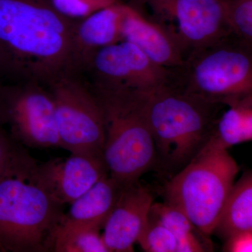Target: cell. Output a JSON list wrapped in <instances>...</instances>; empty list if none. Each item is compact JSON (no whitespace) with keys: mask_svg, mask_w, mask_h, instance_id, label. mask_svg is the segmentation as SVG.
Wrapping results in <instances>:
<instances>
[{"mask_svg":"<svg viewBox=\"0 0 252 252\" xmlns=\"http://www.w3.org/2000/svg\"><path fill=\"white\" fill-rule=\"evenodd\" d=\"M109 175L103 154H72L38 163L30 182L61 205H70Z\"/></svg>","mask_w":252,"mask_h":252,"instance_id":"11","label":"cell"},{"mask_svg":"<svg viewBox=\"0 0 252 252\" xmlns=\"http://www.w3.org/2000/svg\"><path fill=\"white\" fill-rule=\"evenodd\" d=\"M137 243L147 252H203L212 251L207 242L186 240L148 217Z\"/></svg>","mask_w":252,"mask_h":252,"instance_id":"18","label":"cell"},{"mask_svg":"<svg viewBox=\"0 0 252 252\" xmlns=\"http://www.w3.org/2000/svg\"><path fill=\"white\" fill-rule=\"evenodd\" d=\"M61 148L72 154H103V113L95 94L77 73L49 86Z\"/></svg>","mask_w":252,"mask_h":252,"instance_id":"8","label":"cell"},{"mask_svg":"<svg viewBox=\"0 0 252 252\" xmlns=\"http://www.w3.org/2000/svg\"><path fill=\"white\" fill-rule=\"evenodd\" d=\"M119 1L120 0H51L61 14L74 21L84 19L95 11Z\"/></svg>","mask_w":252,"mask_h":252,"instance_id":"23","label":"cell"},{"mask_svg":"<svg viewBox=\"0 0 252 252\" xmlns=\"http://www.w3.org/2000/svg\"><path fill=\"white\" fill-rule=\"evenodd\" d=\"M153 203L150 190L139 181L124 187L102 229V238L109 252L134 251Z\"/></svg>","mask_w":252,"mask_h":252,"instance_id":"12","label":"cell"},{"mask_svg":"<svg viewBox=\"0 0 252 252\" xmlns=\"http://www.w3.org/2000/svg\"><path fill=\"white\" fill-rule=\"evenodd\" d=\"M100 231L94 227L61 223L56 231L54 252H109Z\"/></svg>","mask_w":252,"mask_h":252,"instance_id":"19","label":"cell"},{"mask_svg":"<svg viewBox=\"0 0 252 252\" xmlns=\"http://www.w3.org/2000/svg\"><path fill=\"white\" fill-rule=\"evenodd\" d=\"M25 176L0 181V252H52L64 205Z\"/></svg>","mask_w":252,"mask_h":252,"instance_id":"6","label":"cell"},{"mask_svg":"<svg viewBox=\"0 0 252 252\" xmlns=\"http://www.w3.org/2000/svg\"><path fill=\"white\" fill-rule=\"evenodd\" d=\"M175 39L185 60L231 32L223 0H136Z\"/></svg>","mask_w":252,"mask_h":252,"instance_id":"10","label":"cell"},{"mask_svg":"<svg viewBox=\"0 0 252 252\" xmlns=\"http://www.w3.org/2000/svg\"><path fill=\"white\" fill-rule=\"evenodd\" d=\"M0 126L26 148H61L49 87L0 81Z\"/></svg>","mask_w":252,"mask_h":252,"instance_id":"9","label":"cell"},{"mask_svg":"<svg viewBox=\"0 0 252 252\" xmlns=\"http://www.w3.org/2000/svg\"><path fill=\"white\" fill-rule=\"evenodd\" d=\"M122 39L140 48L158 65L174 71L185 58L175 39L163 28L132 5L123 3Z\"/></svg>","mask_w":252,"mask_h":252,"instance_id":"13","label":"cell"},{"mask_svg":"<svg viewBox=\"0 0 252 252\" xmlns=\"http://www.w3.org/2000/svg\"><path fill=\"white\" fill-rule=\"evenodd\" d=\"M149 217L166 227L175 234L186 240L207 242V237L199 231L190 220L177 207L167 203H154Z\"/></svg>","mask_w":252,"mask_h":252,"instance_id":"21","label":"cell"},{"mask_svg":"<svg viewBox=\"0 0 252 252\" xmlns=\"http://www.w3.org/2000/svg\"><path fill=\"white\" fill-rule=\"evenodd\" d=\"M94 91H128L148 95L173 84L171 70L123 40L97 50L78 73Z\"/></svg>","mask_w":252,"mask_h":252,"instance_id":"7","label":"cell"},{"mask_svg":"<svg viewBox=\"0 0 252 252\" xmlns=\"http://www.w3.org/2000/svg\"><path fill=\"white\" fill-rule=\"evenodd\" d=\"M145 106L157 156L168 166L182 169L211 137L225 104L172 84L146 96Z\"/></svg>","mask_w":252,"mask_h":252,"instance_id":"2","label":"cell"},{"mask_svg":"<svg viewBox=\"0 0 252 252\" xmlns=\"http://www.w3.org/2000/svg\"><path fill=\"white\" fill-rule=\"evenodd\" d=\"M243 232H252V172L233 185L215 233L226 240Z\"/></svg>","mask_w":252,"mask_h":252,"instance_id":"17","label":"cell"},{"mask_svg":"<svg viewBox=\"0 0 252 252\" xmlns=\"http://www.w3.org/2000/svg\"><path fill=\"white\" fill-rule=\"evenodd\" d=\"M104 124L103 157L109 175L125 185L138 182L157 159L146 112V96L127 91H94Z\"/></svg>","mask_w":252,"mask_h":252,"instance_id":"3","label":"cell"},{"mask_svg":"<svg viewBox=\"0 0 252 252\" xmlns=\"http://www.w3.org/2000/svg\"><path fill=\"white\" fill-rule=\"evenodd\" d=\"M232 32L252 45V0H223Z\"/></svg>","mask_w":252,"mask_h":252,"instance_id":"22","label":"cell"},{"mask_svg":"<svg viewBox=\"0 0 252 252\" xmlns=\"http://www.w3.org/2000/svg\"><path fill=\"white\" fill-rule=\"evenodd\" d=\"M224 251L252 252V232H243L226 239Z\"/></svg>","mask_w":252,"mask_h":252,"instance_id":"24","label":"cell"},{"mask_svg":"<svg viewBox=\"0 0 252 252\" xmlns=\"http://www.w3.org/2000/svg\"><path fill=\"white\" fill-rule=\"evenodd\" d=\"M27 149L0 126V181L10 176L31 177L38 162Z\"/></svg>","mask_w":252,"mask_h":252,"instance_id":"20","label":"cell"},{"mask_svg":"<svg viewBox=\"0 0 252 252\" xmlns=\"http://www.w3.org/2000/svg\"><path fill=\"white\" fill-rule=\"evenodd\" d=\"M122 14L120 1L78 21L74 35L77 73L97 50L122 40Z\"/></svg>","mask_w":252,"mask_h":252,"instance_id":"14","label":"cell"},{"mask_svg":"<svg viewBox=\"0 0 252 252\" xmlns=\"http://www.w3.org/2000/svg\"><path fill=\"white\" fill-rule=\"evenodd\" d=\"M125 186L110 175L104 177L69 205L62 223L103 229Z\"/></svg>","mask_w":252,"mask_h":252,"instance_id":"15","label":"cell"},{"mask_svg":"<svg viewBox=\"0 0 252 252\" xmlns=\"http://www.w3.org/2000/svg\"><path fill=\"white\" fill-rule=\"evenodd\" d=\"M238 171L227 149L205 144L165 186V202L208 236L216 230Z\"/></svg>","mask_w":252,"mask_h":252,"instance_id":"4","label":"cell"},{"mask_svg":"<svg viewBox=\"0 0 252 252\" xmlns=\"http://www.w3.org/2000/svg\"><path fill=\"white\" fill-rule=\"evenodd\" d=\"M252 141V96L225 102L207 144L227 149Z\"/></svg>","mask_w":252,"mask_h":252,"instance_id":"16","label":"cell"},{"mask_svg":"<svg viewBox=\"0 0 252 252\" xmlns=\"http://www.w3.org/2000/svg\"><path fill=\"white\" fill-rule=\"evenodd\" d=\"M173 84L213 102L252 96V45L233 32L191 53Z\"/></svg>","mask_w":252,"mask_h":252,"instance_id":"5","label":"cell"},{"mask_svg":"<svg viewBox=\"0 0 252 252\" xmlns=\"http://www.w3.org/2000/svg\"><path fill=\"white\" fill-rule=\"evenodd\" d=\"M77 22L61 14L51 0H0V81L49 87L77 73Z\"/></svg>","mask_w":252,"mask_h":252,"instance_id":"1","label":"cell"}]
</instances>
